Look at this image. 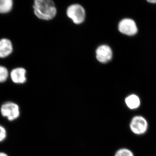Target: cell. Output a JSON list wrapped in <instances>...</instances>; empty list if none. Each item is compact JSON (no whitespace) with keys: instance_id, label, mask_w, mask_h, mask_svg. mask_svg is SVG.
Masks as SVG:
<instances>
[{"instance_id":"7c38bea8","label":"cell","mask_w":156,"mask_h":156,"mask_svg":"<svg viewBox=\"0 0 156 156\" xmlns=\"http://www.w3.org/2000/svg\"><path fill=\"white\" fill-rule=\"evenodd\" d=\"M9 76V72L5 67L0 66V83H3L7 80Z\"/></svg>"},{"instance_id":"52a82bcc","label":"cell","mask_w":156,"mask_h":156,"mask_svg":"<svg viewBox=\"0 0 156 156\" xmlns=\"http://www.w3.org/2000/svg\"><path fill=\"white\" fill-rule=\"evenodd\" d=\"M26 71L23 68H17L12 70L11 73V80L17 84L24 83L26 81Z\"/></svg>"},{"instance_id":"3957f363","label":"cell","mask_w":156,"mask_h":156,"mask_svg":"<svg viewBox=\"0 0 156 156\" xmlns=\"http://www.w3.org/2000/svg\"><path fill=\"white\" fill-rule=\"evenodd\" d=\"M67 15L75 23L80 24L83 22L85 20L86 12L82 6L75 4L69 7L67 10Z\"/></svg>"},{"instance_id":"ba28073f","label":"cell","mask_w":156,"mask_h":156,"mask_svg":"<svg viewBox=\"0 0 156 156\" xmlns=\"http://www.w3.org/2000/svg\"><path fill=\"white\" fill-rule=\"evenodd\" d=\"M13 51V46L11 41L8 39L0 40V58L9 56Z\"/></svg>"},{"instance_id":"5bb4252c","label":"cell","mask_w":156,"mask_h":156,"mask_svg":"<svg viewBox=\"0 0 156 156\" xmlns=\"http://www.w3.org/2000/svg\"><path fill=\"white\" fill-rule=\"evenodd\" d=\"M0 156H9V155L5 153L0 152Z\"/></svg>"},{"instance_id":"8992f818","label":"cell","mask_w":156,"mask_h":156,"mask_svg":"<svg viewBox=\"0 0 156 156\" xmlns=\"http://www.w3.org/2000/svg\"><path fill=\"white\" fill-rule=\"evenodd\" d=\"M96 56L98 61L102 63H106L112 59V49L107 45H101L96 50Z\"/></svg>"},{"instance_id":"9c48e42d","label":"cell","mask_w":156,"mask_h":156,"mask_svg":"<svg viewBox=\"0 0 156 156\" xmlns=\"http://www.w3.org/2000/svg\"><path fill=\"white\" fill-rule=\"evenodd\" d=\"M125 102L128 108L131 110L138 108L140 104L139 98L134 94L129 95L126 98Z\"/></svg>"},{"instance_id":"7a4b0ae2","label":"cell","mask_w":156,"mask_h":156,"mask_svg":"<svg viewBox=\"0 0 156 156\" xmlns=\"http://www.w3.org/2000/svg\"><path fill=\"white\" fill-rule=\"evenodd\" d=\"M1 113L3 117L7 118L10 121L17 119L20 115L18 105L12 102L4 103L1 106Z\"/></svg>"},{"instance_id":"9a60e30c","label":"cell","mask_w":156,"mask_h":156,"mask_svg":"<svg viewBox=\"0 0 156 156\" xmlns=\"http://www.w3.org/2000/svg\"><path fill=\"white\" fill-rule=\"evenodd\" d=\"M147 2L149 3H153V4L156 3V0H150V1H147Z\"/></svg>"},{"instance_id":"30bf717a","label":"cell","mask_w":156,"mask_h":156,"mask_svg":"<svg viewBox=\"0 0 156 156\" xmlns=\"http://www.w3.org/2000/svg\"><path fill=\"white\" fill-rule=\"evenodd\" d=\"M12 0H0V13H6L9 12L13 7Z\"/></svg>"},{"instance_id":"277c9868","label":"cell","mask_w":156,"mask_h":156,"mask_svg":"<svg viewBox=\"0 0 156 156\" xmlns=\"http://www.w3.org/2000/svg\"><path fill=\"white\" fill-rule=\"evenodd\" d=\"M131 131L136 135H141L147 131V121L141 116H136L131 119L130 124Z\"/></svg>"},{"instance_id":"4fadbf2b","label":"cell","mask_w":156,"mask_h":156,"mask_svg":"<svg viewBox=\"0 0 156 156\" xmlns=\"http://www.w3.org/2000/svg\"><path fill=\"white\" fill-rule=\"evenodd\" d=\"M7 133L5 128L0 125V142L4 141L7 137Z\"/></svg>"},{"instance_id":"6da1fadb","label":"cell","mask_w":156,"mask_h":156,"mask_svg":"<svg viewBox=\"0 0 156 156\" xmlns=\"http://www.w3.org/2000/svg\"><path fill=\"white\" fill-rule=\"evenodd\" d=\"M33 9L36 16L44 20L52 19L56 15L55 4L51 0H36Z\"/></svg>"},{"instance_id":"5b68a950","label":"cell","mask_w":156,"mask_h":156,"mask_svg":"<svg viewBox=\"0 0 156 156\" xmlns=\"http://www.w3.org/2000/svg\"><path fill=\"white\" fill-rule=\"evenodd\" d=\"M119 30L120 32L128 36L134 35L137 32L136 23L131 19H125L121 20L119 23Z\"/></svg>"},{"instance_id":"8fae6325","label":"cell","mask_w":156,"mask_h":156,"mask_svg":"<svg viewBox=\"0 0 156 156\" xmlns=\"http://www.w3.org/2000/svg\"><path fill=\"white\" fill-rule=\"evenodd\" d=\"M114 156H134V155L128 149L121 148L116 152Z\"/></svg>"}]
</instances>
